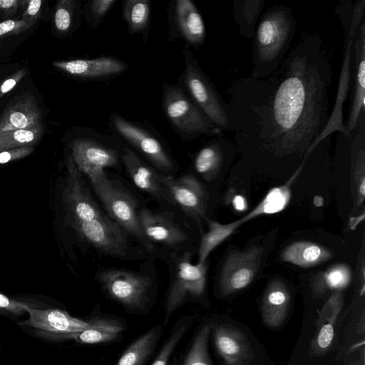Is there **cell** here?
<instances>
[{
	"instance_id": "obj_1",
	"label": "cell",
	"mask_w": 365,
	"mask_h": 365,
	"mask_svg": "<svg viewBox=\"0 0 365 365\" xmlns=\"http://www.w3.org/2000/svg\"><path fill=\"white\" fill-rule=\"evenodd\" d=\"M331 77L323 39L310 33L301 37L273 73L233 82L227 103L237 143L255 144L279 157H307L330 116Z\"/></svg>"
},
{
	"instance_id": "obj_2",
	"label": "cell",
	"mask_w": 365,
	"mask_h": 365,
	"mask_svg": "<svg viewBox=\"0 0 365 365\" xmlns=\"http://www.w3.org/2000/svg\"><path fill=\"white\" fill-rule=\"evenodd\" d=\"M297 21L290 7L274 5L260 17L253 40L251 77L264 78L276 71L288 53Z\"/></svg>"
},
{
	"instance_id": "obj_3",
	"label": "cell",
	"mask_w": 365,
	"mask_h": 365,
	"mask_svg": "<svg viewBox=\"0 0 365 365\" xmlns=\"http://www.w3.org/2000/svg\"><path fill=\"white\" fill-rule=\"evenodd\" d=\"M181 52L185 66L177 83L218 128L222 132L231 131L228 103L224 101L190 49L185 47Z\"/></svg>"
},
{
	"instance_id": "obj_4",
	"label": "cell",
	"mask_w": 365,
	"mask_h": 365,
	"mask_svg": "<svg viewBox=\"0 0 365 365\" xmlns=\"http://www.w3.org/2000/svg\"><path fill=\"white\" fill-rule=\"evenodd\" d=\"M161 102L165 116L182 141L202 135L217 136L222 133L178 83L163 85Z\"/></svg>"
},
{
	"instance_id": "obj_5",
	"label": "cell",
	"mask_w": 365,
	"mask_h": 365,
	"mask_svg": "<svg viewBox=\"0 0 365 365\" xmlns=\"http://www.w3.org/2000/svg\"><path fill=\"white\" fill-rule=\"evenodd\" d=\"M90 182L106 214L135 237L147 252H153L155 247L145 237L140 226L138 202L129 190L109 178L106 172Z\"/></svg>"
},
{
	"instance_id": "obj_6",
	"label": "cell",
	"mask_w": 365,
	"mask_h": 365,
	"mask_svg": "<svg viewBox=\"0 0 365 365\" xmlns=\"http://www.w3.org/2000/svg\"><path fill=\"white\" fill-rule=\"evenodd\" d=\"M364 9L365 1L361 0L356 1L353 6H349V12H347L346 9L343 11L340 9L343 14L338 10L339 16L343 23L345 36L336 95L329 120L322 133L308 150L307 154H309L319 142L327 136L336 132L344 134L343 109L350 86L353 42L356 30L363 20Z\"/></svg>"
},
{
	"instance_id": "obj_7",
	"label": "cell",
	"mask_w": 365,
	"mask_h": 365,
	"mask_svg": "<svg viewBox=\"0 0 365 365\" xmlns=\"http://www.w3.org/2000/svg\"><path fill=\"white\" fill-rule=\"evenodd\" d=\"M111 130L133 148L147 163L164 175H171L177 165L163 139L146 126L118 113L109 115Z\"/></svg>"
},
{
	"instance_id": "obj_8",
	"label": "cell",
	"mask_w": 365,
	"mask_h": 365,
	"mask_svg": "<svg viewBox=\"0 0 365 365\" xmlns=\"http://www.w3.org/2000/svg\"><path fill=\"white\" fill-rule=\"evenodd\" d=\"M173 254L170 282L165 299V322L188 297H201L206 284V262L192 264V253L188 250Z\"/></svg>"
},
{
	"instance_id": "obj_9",
	"label": "cell",
	"mask_w": 365,
	"mask_h": 365,
	"mask_svg": "<svg viewBox=\"0 0 365 365\" xmlns=\"http://www.w3.org/2000/svg\"><path fill=\"white\" fill-rule=\"evenodd\" d=\"M96 279L112 299L133 310L145 305L153 285L149 274L119 268L100 269Z\"/></svg>"
},
{
	"instance_id": "obj_10",
	"label": "cell",
	"mask_w": 365,
	"mask_h": 365,
	"mask_svg": "<svg viewBox=\"0 0 365 365\" xmlns=\"http://www.w3.org/2000/svg\"><path fill=\"white\" fill-rule=\"evenodd\" d=\"M81 240L101 254L128 259L133 255L127 233L104 212L74 227Z\"/></svg>"
},
{
	"instance_id": "obj_11",
	"label": "cell",
	"mask_w": 365,
	"mask_h": 365,
	"mask_svg": "<svg viewBox=\"0 0 365 365\" xmlns=\"http://www.w3.org/2000/svg\"><path fill=\"white\" fill-rule=\"evenodd\" d=\"M70 148V155L76 167L89 180L106 172L107 168L118 167L121 160V152L97 138H76L71 142Z\"/></svg>"
},
{
	"instance_id": "obj_12",
	"label": "cell",
	"mask_w": 365,
	"mask_h": 365,
	"mask_svg": "<svg viewBox=\"0 0 365 365\" xmlns=\"http://www.w3.org/2000/svg\"><path fill=\"white\" fill-rule=\"evenodd\" d=\"M169 41L183 40L198 49L205 42L206 30L202 15L191 0H173L168 5Z\"/></svg>"
},
{
	"instance_id": "obj_13",
	"label": "cell",
	"mask_w": 365,
	"mask_h": 365,
	"mask_svg": "<svg viewBox=\"0 0 365 365\" xmlns=\"http://www.w3.org/2000/svg\"><path fill=\"white\" fill-rule=\"evenodd\" d=\"M67 175L64 189L66 209L74 228L80 223L91 221L103 211L91 193L82 173L69 155L66 162Z\"/></svg>"
},
{
	"instance_id": "obj_14",
	"label": "cell",
	"mask_w": 365,
	"mask_h": 365,
	"mask_svg": "<svg viewBox=\"0 0 365 365\" xmlns=\"http://www.w3.org/2000/svg\"><path fill=\"white\" fill-rule=\"evenodd\" d=\"M262 253V248L257 246L229 253L219 277V287L223 296L242 290L252 282L259 267Z\"/></svg>"
},
{
	"instance_id": "obj_15",
	"label": "cell",
	"mask_w": 365,
	"mask_h": 365,
	"mask_svg": "<svg viewBox=\"0 0 365 365\" xmlns=\"http://www.w3.org/2000/svg\"><path fill=\"white\" fill-rule=\"evenodd\" d=\"M350 107L344 121V134L349 136L365 115V23L361 21L355 34L352 47L351 74L349 93Z\"/></svg>"
},
{
	"instance_id": "obj_16",
	"label": "cell",
	"mask_w": 365,
	"mask_h": 365,
	"mask_svg": "<svg viewBox=\"0 0 365 365\" xmlns=\"http://www.w3.org/2000/svg\"><path fill=\"white\" fill-rule=\"evenodd\" d=\"M169 214L147 208L138 213L143 234L155 249L158 245L179 252L188 242V233Z\"/></svg>"
},
{
	"instance_id": "obj_17",
	"label": "cell",
	"mask_w": 365,
	"mask_h": 365,
	"mask_svg": "<svg viewBox=\"0 0 365 365\" xmlns=\"http://www.w3.org/2000/svg\"><path fill=\"white\" fill-rule=\"evenodd\" d=\"M163 181L175 207L198 222L205 218L207 194L194 175L185 174L179 178L163 175Z\"/></svg>"
},
{
	"instance_id": "obj_18",
	"label": "cell",
	"mask_w": 365,
	"mask_h": 365,
	"mask_svg": "<svg viewBox=\"0 0 365 365\" xmlns=\"http://www.w3.org/2000/svg\"><path fill=\"white\" fill-rule=\"evenodd\" d=\"M120 159L128 175L140 191L147 193L163 205L175 207L163 183V173L145 162L130 148L123 145Z\"/></svg>"
},
{
	"instance_id": "obj_19",
	"label": "cell",
	"mask_w": 365,
	"mask_h": 365,
	"mask_svg": "<svg viewBox=\"0 0 365 365\" xmlns=\"http://www.w3.org/2000/svg\"><path fill=\"white\" fill-rule=\"evenodd\" d=\"M53 66L65 73L87 81H99L117 76L125 72L128 64L113 56L91 59L53 61Z\"/></svg>"
},
{
	"instance_id": "obj_20",
	"label": "cell",
	"mask_w": 365,
	"mask_h": 365,
	"mask_svg": "<svg viewBox=\"0 0 365 365\" xmlns=\"http://www.w3.org/2000/svg\"><path fill=\"white\" fill-rule=\"evenodd\" d=\"M29 315L20 325L33 327L36 331L51 333H70L84 330L93 325V322H86L71 317L59 309H36L28 304L24 307Z\"/></svg>"
},
{
	"instance_id": "obj_21",
	"label": "cell",
	"mask_w": 365,
	"mask_h": 365,
	"mask_svg": "<svg viewBox=\"0 0 365 365\" xmlns=\"http://www.w3.org/2000/svg\"><path fill=\"white\" fill-rule=\"evenodd\" d=\"M351 180L353 212L363 205L365 198V115L349 135ZM352 212V213H353Z\"/></svg>"
},
{
	"instance_id": "obj_22",
	"label": "cell",
	"mask_w": 365,
	"mask_h": 365,
	"mask_svg": "<svg viewBox=\"0 0 365 365\" xmlns=\"http://www.w3.org/2000/svg\"><path fill=\"white\" fill-rule=\"evenodd\" d=\"M214 342L226 365H245L251 358L252 349L247 336L230 324L215 327Z\"/></svg>"
},
{
	"instance_id": "obj_23",
	"label": "cell",
	"mask_w": 365,
	"mask_h": 365,
	"mask_svg": "<svg viewBox=\"0 0 365 365\" xmlns=\"http://www.w3.org/2000/svg\"><path fill=\"white\" fill-rule=\"evenodd\" d=\"M41 123V110L34 96L25 93L10 103L0 117V133L25 129Z\"/></svg>"
},
{
	"instance_id": "obj_24",
	"label": "cell",
	"mask_w": 365,
	"mask_h": 365,
	"mask_svg": "<svg viewBox=\"0 0 365 365\" xmlns=\"http://www.w3.org/2000/svg\"><path fill=\"white\" fill-rule=\"evenodd\" d=\"M290 303V293L279 279L272 280L267 286L261 304L263 322L269 327L280 326L284 321Z\"/></svg>"
},
{
	"instance_id": "obj_25",
	"label": "cell",
	"mask_w": 365,
	"mask_h": 365,
	"mask_svg": "<svg viewBox=\"0 0 365 365\" xmlns=\"http://www.w3.org/2000/svg\"><path fill=\"white\" fill-rule=\"evenodd\" d=\"M123 331V327L114 321H94L93 325L82 331L70 333H51L36 331V334L50 340L73 339L86 344L105 343L115 339Z\"/></svg>"
},
{
	"instance_id": "obj_26",
	"label": "cell",
	"mask_w": 365,
	"mask_h": 365,
	"mask_svg": "<svg viewBox=\"0 0 365 365\" xmlns=\"http://www.w3.org/2000/svg\"><path fill=\"white\" fill-rule=\"evenodd\" d=\"M204 145L195 155L194 170L207 181L212 180L219 173L224 162L226 140L217 136Z\"/></svg>"
},
{
	"instance_id": "obj_27",
	"label": "cell",
	"mask_w": 365,
	"mask_h": 365,
	"mask_svg": "<svg viewBox=\"0 0 365 365\" xmlns=\"http://www.w3.org/2000/svg\"><path fill=\"white\" fill-rule=\"evenodd\" d=\"M331 252L327 247L309 241H298L283 250L282 260L303 268L314 267L329 260Z\"/></svg>"
},
{
	"instance_id": "obj_28",
	"label": "cell",
	"mask_w": 365,
	"mask_h": 365,
	"mask_svg": "<svg viewBox=\"0 0 365 365\" xmlns=\"http://www.w3.org/2000/svg\"><path fill=\"white\" fill-rule=\"evenodd\" d=\"M351 280L350 267L344 263L336 264L317 274L312 281V290L319 297L328 292L341 291L347 287Z\"/></svg>"
},
{
	"instance_id": "obj_29",
	"label": "cell",
	"mask_w": 365,
	"mask_h": 365,
	"mask_svg": "<svg viewBox=\"0 0 365 365\" xmlns=\"http://www.w3.org/2000/svg\"><path fill=\"white\" fill-rule=\"evenodd\" d=\"M151 14L149 0H126L123 1L122 18L130 34L141 33L145 42L148 36Z\"/></svg>"
},
{
	"instance_id": "obj_30",
	"label": "cell",
	"mask_w": 365,
	"mask_h": 365,
	"mask_svg": "<svg viewBox=\"0 0 365 365\" xmlns=\"http://www.w3.org/2000/svg\"><path fill=\"white\" fill-rule=\"evenodd\" d=\"M160 333V325L144 333L128 346L115 365H142L153 351Z\"/></svg>"
},
{
	"instance_id": "obj_31",
	"label": "cell",
	"mask_w": 365,
	"mask_h": 365,
	"mask_svg": "<svg viewBox=\"0 0 365 365\" xmlns=\"http://www.w3.org/2000/svg\"><path fill=\"white\" fill-rule=\"evenodd\" d=\"M290 182L291 180L285 185L269 190L261 202L250 212L240 219L242 225L256 217L276 214L284 210L291 199Z\"/></svg>"
},
{
	"instance_id": "obj_32",
	"label": "cell",
	"mask_w": 365,
	"mask_h": 365,
	"mask_svg": "<svg viewBox=\"0 0 365 365\" xmlns=\"http://www.w3.org/2000/svg\"><path fill=\"white\" fill-rule=\"evenodd\" d=\"M208 230L201 236L198 249V262H205L210 253L228 237H230L242 223L239 220L227 223L220 222L207 219Z\"/></svg>"
},
{
	"instance_id": "obj_33",
	"label": "cell",
	"mask_w": 365,
	"mask_h": 365,
	"mask_svg": "<svg viewBox=\"0 0 365 365\" xmlns=\"http://www.w3.org/2000/svg\"><path fill=\"white\" fill-rule=\"evenodd\" d=\"M264 0H235L233 2V18L240 32L247 38H252Z\"/></svg>"
},
{
	"instance_id": "obj_34",
	"label": "cell",
	"mask_w": 365,
	"mask_h": 365,
	"mask_svg": "<svg viewBox=\"0 0 365 365\" xmlns=\"http://www.w3.org/2000/svg\"><path fill=\"white\" fill-rule=\"evenodd\" d=\"M43 133L42 123L36 126L0 133V151L24 146H33Z\"/></svg>"
},
{
	"instance_id": "obj_35",
	"label": "cell",
	"mask_w": 365,
	"mask_h": 365,
	"mask_svg": "<svg viewBox=\"0 0 365 365\" xmlns=\"http://www.w3.org/2000/svg\"><path fill=\"white\" fill-rule=\"evenodd\" d=\"M210 324L204 325L197 332L185 358L183 365H212L208 354Z\"/></svg>"
},
{
	"instance_id": "obj_36",
	"label": "cell",
	"mask_w": 365,
	"mask_h": 365,
	"mask_svg": "<svg viewBox=\"0 0 365 365\" xmlns=\"http://www.w3.org/2000/svg\"><path fill=\"white\" fill-rule=\"evenodd\" d=\"M188 327V319L184 318L178 322L151 365H168L171 354L187 331Z\"/></svg>"
},
{
	"instance_id": "obj_37",
	"label": "cell",
	"mask_w": 365,
	"mask_h": 365,
	"mask_svg": "<svg viewBox=\"0 0 365 365\" xmlns=\"http://www.w3.org/2000/svg\"><path fill=\"white\" fill-rule=\"evenodd\" d=\"M79 6L73 0H61L58 2L54 14V24L58 31L66 34L71 29Z\"/></svg>"
},
{
	"instance_id": "obj_38",
	"label": "cell",
	"mask_w": 365,
	"mask_h": 365,
	"mask_svg": "<svg viewBox=\"0 0 365 365\" xmlns=\"http://www.w3.org/2000/svg\"><path fill=\"white\" fill-rule=\"evenodd\" d=\"M116 0H91L84 6V14L92 29L97 28L113 7Z\"/></svg>"
},
{
	"instance_id": "obj_39",
	"label": "cell",
	"mask_w": 365,
	"mask_h": 365,
	"mask_svg": "<svg viewBox=\"0 0 365 365\" xmlns=\"http://www.w3.org/2000/svg\"><path fill=\"white\" fill-rule=\"evenodd\" d=\"M34 23L26 20H6L0 23V36L19 34L29 29Z\"/></svg>"
},
{
	"instance_id": "obj_40",
	"label": "cell",
	"mask_w": 365,
	"mask_h": 365,
	"mask_svg": "<svg viewBox=\"0 0 365 365\" xmlns=\"http://www.w3.org/2000/svg\"><path fill=\"white\" fill-rule=\"evenodd\" d=\"M26 303L19 302L0 293V309L16 316L25 314L24 307Z\"/></svg>"
},
{
	"instance_id": "obj_41",
	"label": "cell",
	"mask_w": 365,
	"mask_h": 365,
	"mask_svg": "<svg viewBox=\"0 0 365 365\" xmlns=\"http://www.w3.org/2000/svg\"><path fill=\"white\" fill-rule=\"evenodd\" d=\"M34 150V146H24L0 151V164L23 158L30 155Z\"/></svg>"
},
{
	"instance_id": "obj_42",
	"label": "cell",
	"mask_w": 365,
	"mask_h": 365,
	"mask_svg": "<svg viewBox=\"0 0 365 365\" xmlns=\"http://www.w3.org/2000/svg\"><path fill=\"white\" fill-rule=\"evenodd\" d=\"M334 323L335 322L330 321L322 327L317 337V343L319 348L325 349L331 344L334 337Z\"/></svg>"
},
{
	"instance_id": "obj_43",
	"label": "cell",
	"mask_w": 365,
	"mask_h": 365,
	"mask_svg": "<svg viewBox=\"0 0 365 365\" xmlns=\"http://www.w3.org/2000/svg\"><path fill=\"white\" fill-rule=\"evenodd\" d=\"M26 74V70L21 69L2 82L0 85V98L12 90Z\"/></svg>"
},
{
	"instance_id": "obj_44",
	"label": "cell",
	"mask_w": 365,
	"mask_h": 365,
	"mask_svg": "<svg viewBox=\"0 0 365 365\" xmlns=\"http://www.w3.org/2000/svg\"><path fill=\"white\" fill-rule=\"evenodd\" d=\"M41 4V0L29 1L23 19L34 23L39 16Z\"/></svg>"
},
{
	"instance_id": "obj_45",
	"label": "cell",
	"mask_w": 365,
	"mask_h": 365,
	"mask_svg": "<svg viewBox=\"0 0 365 365\" xmlns=\"http://www.w3.org/2000/svg\"><path fill=\"white\" fill-rule=\"evenodd\" d=\"M22 3L19 0H0V11L7 15L14 14Z\"/></svg>"
},
{
	"instance_id": "obj_46",
	"label": "cell",
	"mask_w": 365,
	"mask_h": 365,
	"mask_svg": "<svg viewBox=\"0 0 365 365\" xmlns=\"http://www.w3.org/2000/svg\"><path fill=\"white\" fill-rule=\"evenodd\" d=\"M231 201L235 210L239 212H243L247 207V200L245 197L241 195H234Z\"/></svg>"
}]
</instances>
